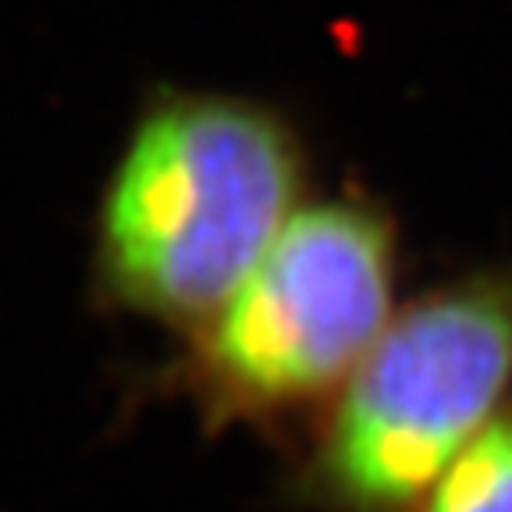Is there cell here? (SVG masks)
Returning <instances> with one entry per match:
<instances>
[{
    "label": "cell",
    "instance_id": "cell-1",
    "mask_svg": "<svg viewBox=\"0 0 512 512\" xmlns=\"http://www.w3.org/2000/svg\"><path fill=\"white\" fill-rule=\"evenodd\" d=\"M306 189L310 150L278 104L157 86L96 203L93 296L107 310L196 335L264 260Z\"/></svg>",
    "mask_w": 512,
    "mask_h": 512
},
{
    "label": "cell",
    "instance_id": "cell-2",
    "mask_svg": "<svg viewBox=\"0 0 512 512\" xmlns=\"http://www.w3.org/2000/svg\"><path fill=\"white\" fill-rule=\"evenodd\" d=\"M399 224L367 192L310 200L232 299L185 338L178 392L207 427L313 416L395 317Z\"/></svg>",
    "mask_w": 512,
    "mask_h": 512
},
{
    "label": "cell",
    "instance_id": "cell-3",
    "mask_svg": "<svg viewBox=\"0 0 512 512\" xmlns=\"http://www.w3.org/2000/svg\"><path fill=\"white\" fill-rule=\"evenodd\" d=\"M512 399V260L395 310L317 413L296 470L313 512H409Z\"/></svg>",
    "mask_w": 512,
    "mask_h": 512
},
{
    "label": "cell",
    "instance_id": "cell-4",
    "mask_svg": "<svg viewBox=\"0 0 512 512\" xmlns=\"http://www.w3.org/2000/svg\"><path fill=\"white\" fill-rule=\"evenodd\" d=\"M409 512H512V399Z\"/></svg>",
    "mask_w": 512,
    "mask_h": 512
}]
</instances>
